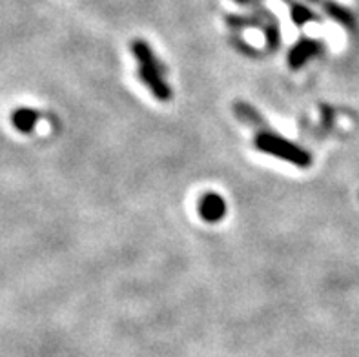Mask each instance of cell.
Masks as SVG:
<instances>
[{
  "label": "cell",
  "mask_w": 359,
  "mask_h": 357,
  "mask_svg": "<svg viewBox=\"0 0 359 357\" xmlns=\"http://www.w3.org/2000/svg\"><path fill=\"white\" fill-rule=\"evenodd\" d=\"M132 53L139 62V79H141L142 84L148 86L151 95L157 100H163V102L172 99V88L168 86V82L164 81L166 69L161 64V60L155 57L150 44L144 41H133Z\"/></svg>",
  "instance_id": "1"
},
{
  "label": "cell",
  "mask_w": 359,
  "mask_h": 357,
  "mask_svg": "<svg viewBox=\"0 0 359 357\" xmlns=\"http://www.w3.org/2000/svg\"><path fill=\"white\" fill-rule=\"evenodd\" d=\"M254 144L263 154L278 157L281 161H287V163H292L297 168H310V164H312V155L306 149L294 144L292 140L285 139V137L278 135V133H273L272 130L257 131Z\"/></svg>",
  "instance_id": "2"
},
{
  "label": "cell",
  "mask_w": 359,
  "mask_h": 357,
  "mask_svg": "<svg viewBox=\"0 0 359 357\" xmlns=\"http://www.w3.org/2000/svg\"><path fill=\"white\" fill-rule=\"evenodd\" d=\"M197 213H199V217L203 221L215 224L226 215V203L215 191H206L197 201Z\"/></svg>",
  "instance_id": "3"
},
{
  "label": "cell",
  "mask_w": 359,
  "mask_h": 357,
  "mask_svg": "<svg viewBox=\"0 0 359 357\" xmlns=\"http://www.w3.org/2000/svg\"><path fill=\"white\" fill-rule=\"evenodd\" d=\"M321 51H323V48H321L319 42L310 41V39H303V41H299L297 44H294V48H292L290 53H288V68L294 69V72H296V69H301L310 59L318 57Z\"/></svg>",
  "instance_id": "4"
},
{
  "label": "cell",
  "mask_w": 359,
  "mask_h": 357,
  "mask_svg": "<svg viewBox=\"0 0 359 357\" xmlns=\"http://www.w3.org/2000/svg\"><path fill=\"white\" fill-rule=\"evenodd\" d=\"M233 112H236V115L241 119L243 122H246L248 126H254L257 131L270 130V126L266 124V121H264L263 115H261L259 112L254 108V106L248 105V102H236V106H233Z\"/></svg>",
  "instance_id": "5"
},
{
  "label": "cell",
  "mask_w": 359,
  "mask_h": 357,
  "mask_svg": "<svg viewBox=\"0 0 359 357\" xmlns=\"http://www.w3.org/2000/svg\"><path fill=\"white\" fill-rule=\"evenodd\" d=\"M41 115L39 112L32 108H17L11 114V124L15 126V130L20 131V133H32L35 130L36 122H39Z\"/></svg>",
  "instance_id": "6"
},
{
  "label": "cell",
  "mask_w": 359,
  "mask_h": 357,
  "mask_svg": "<svg viewBox=\"0 0 359 357\" xmlns=\"http://www.w3.org/2000/svg\"><path fill=\"white\" fill-rule=\"evenodd\" d=\"M237 2H239V4H250L252 0H237Z\"/></svg>",
  "instance_id": "7"
}]
</instances>
